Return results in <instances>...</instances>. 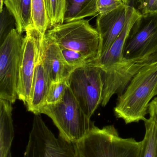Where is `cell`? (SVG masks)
Instances as JSON below:
<instances>
[{
	"instance_id": "cell-1",
	"label": "cell",
	"mask_w": 157,
	"mask_h": 157,
	"mask_svg": "<svg viewBox=\"0 0 157 157\" xmlns=\"http://www.w3.org/2000/svg\"><path fill=\"white\" fill-rule=\"evenodd\" d=\"M141 16L134 7L130 6L123 30L109 48L97 60L103 84L102 107L108 104L113 95L120 96L143 67L155 61L129 60L124 57L123 49L126 39L133 26Z\"/></svg>"
},
{
	"instance_id": "cell-2",
	"label": "cell",
	"mask_w": 157,
	"mask_h": 157,
	"mask_svg": "<svg viewBox=\"0 0 157 157\" xmlns=\"http://www.w3.org/2000/svg\"><path fill=\"white\" fill-rule=\"evenodd\" d=\"M157 88L155 60L143 67L118 97L113 109L115 116L124 120L126 124L144 121L149 104L156 96Z\"/></svg>"
},
{
	"instance_id": "cell-3",
	"label": "cell",
	"mask_w": 157,
	"mask_h": 157,
	"mask_svg": "<svg viewBox=\"0 0 157 157\" xmlns=\"http://www.w3.org/2000/svg\"><path fill=\"white\" fill-rule=\"evenodd\" d=\"M142 144L133 138H122L113 125H94L74 146L76 157H140Z\"/></svg>"
},
{
	"instance_id": "cell-4",
	"label": "cell",
	"mask_w": 157,
	"mask_h": 157,
	"mask_svg": "<svg viewBox=\"0 0 157 157\" xmlns=\"http://www.w3.org/2000/svg\"><path fill=\"white\" fill-rule=\"evenodd\" d=\"M41 113L52 120L59 136L73 144L84 137L95 125L83 111L69 86L60 101L45 104L41 109Z\"/></svg>"
},
{
	"instance_id": "cell-5",
	"label": "cell",
	"mask_w": 157,
	"mask_h": 157,
	"mask_svg": "<svg viewBox=\"0 0 157 157\" xmlns=\"http://www.w3.org/2000/svg\"><path fill=\"white\" fill-rule=\"evenodd\" d=\"M46 34L59 47L79 52L93 62L99 58V34L88 20L58 25Z\"/></svg>"
},
{
	"instance_id": "cell-6",
	"label": "cell",
	"mask_w": 157,
	"mask_h": 157,
	"mask_svg": "<svg viewBox=\"0 0 157 157\" xmlns=\"http://www.w3.org/2000/svg\"><path fill=\"white\" fill-rule=\"evenodd\" d=\"M69 87L83 111L91 118L102 100L103 81L96 62L75 69L69 77Z\"/></svg>"
},
{
	"instance_id": "cell-7",
	"label": "cell",
	"mask_w": 157,
	"mask_h": 157,
	"mask_svg": "<svg viewBox=\"0 0 157 157\" xmlns=\"http://www.w3.org/2000/svg\"><path fill=\"white\" fill-rule=\"evenodd\" d=\"M23 37L14 29L0 47V99L12 103L18 98L17 88Z\"/></svg>"
},
{
	"instance_id": "cell-8",
	"label": "cell",
	"mask_w": 157,
	"mask_h": 157,
	"mask_svg": "<svg viewBox=\"0 0 157 157\" xmlns=\"http://www.w3.org/2000/svg\"><path fill=\"white\" fill-rule=\"evenodd\" d=\"M26 150L22 157H76L73 143L56 137L40 114H34Z\"/></svg>"
},
{
	"instance_id": "cell-9",
	"label": "cell",
	"mask_w": 157,
	"mask_h": 157,
	"mask_svg": "<svg viewBox=\"0 0 157 157\" xmlns=\"http://www.w3.org/2000/svg\"><path fill=\"white\" fill-rule=\"evenodd\" d=\"M123 56L129 60H157V13L137 19L126 39Z\"/></svg>"
},
{
	"instance_id": "cell-10",
	"label": "cell",
	"mask_w": 157,
	"mask_h": 157,
	"mask_svg": "<svg viewBox=\"0 0 157 157\" xmlns=\"http://www.w3.org/2000/svg\"><path fill=\"white\" fill-rule=\"evenodd\" d=\"M23 37L17 88L18 99L26 105L29 101L39 49L43 37L34 26L28 28Z\"/></svg>"
},
{
	"instance_id": "cell-11",
	"label": "cell",
	"mask_w": 157,
	"mask_h": 157,
	"mask_svg": "<svg viewBox=\"0 0 157 157\" xmlns=\"http://www.w3.org/2000/svg\"><path fill=\"white\" fill-rule=\"evenodd\" d=\"M129 7L130 6L124 4L108 13L98 16L96 29L100 37L99 58L109 48L123 30Z\"/></svg>"
},
{
	"instance_id": "cell-12",
	"label": "cell",
	"mask_w": 157,
	"mask_h": 157,
	"mask_svg": "<svg viewBox=\"0 0 157 157\" xmlns=\"http://www.w3.org/2000/svg\"><path fill=\"white\" fill-rule=\"evenodd\" d=\"M41 55L44 70L52 82L69 79L75 70L65 61L59 46L46 34L41 42Z\"/></svg>"
},
{
	"instance_id": "cell-13",
	"label": "cell",
	"mask_w": 157,
	"mask_h": 157,
	"mask_svg": "<svg viewBox=\"0 0 157 157\" xmlns=\"http://www.w3.org/2000/svg\"><path fill=\"white\" fill-rule=\"evenodd\" d=\"M41 44L37 55L31 94L26 105L28 111L34 114H40L41 109L46 104L52 83L42 65L41 55Z\"/></svg>"
},
{
	"instance_id": "cell-14",
	"label": "cell",
	"mask_w": 157,
	"mask_h": 157,
	"mask_svg": "<svg viewBox=\"0 0 157 157\" xmlns=\"http://www.w3.org/2000/svg\"><path fill=\"white\" fill-rule=\"evenodd\" d=\"M12 104L0 99V157H8L14 137Z\"/></svg>"
},
{
	"instance_id": "cell-15",
	"label": "cell",
	"mask_w": 157,
	"mask_h": 157,
	"mask_svg": "<svg viewBox=\"0 0 157 157\" xmlns=\"http://www.w3.org/2000/svg\"><path fill=\"white\" fill-rule=\"evenodd\" d=\"M4 5L15 20L16 29L18 33L22 34L28 28L34 26L31 0H4Z\"/></svg>"
},
{
	"instance_id": "cell-16",
	"label": "cell",
	"mask_w": 157,
	"mask_h": 157,
	"mask_svg": "<svg viewBox=\"0 0 157 157\" xmlns=\"http://www.w3.org/2000/svg\"><path fill=\"white\" fill-rule=\"evenodd\" d=\"M97 14V0H65V23L82 20Z\"/></svg>"
},
{
	"instance_id": "cell-17",
	"label": "cell",
	"mask_w": 157,
	"mask_h": 157,
	"mask_svg": "<svg viewBox=\"0 0 157 157\" xmlns=\"http://www.w3.org/2000/svg\"><path fill=\"white\" fill-rule=\"evenodd\" d=\"M145 134L142 141L140 157H157V123L155 118L149 115L144 121Z\"/></svg>"
},
{
	"instance_id": "cell-18",
	"label": "cell",
	"mask_w": 157,
	"mask_h": 157,
	"mask_svg": "<svg viewBox=\"0 0 157 157\" xmlns=\"http://www.w3.org/2000/svg\"><path fill=\"white\" fill-rule=\"evenodd\" d=\"M31 14L34 27L44 37L49 25L45 0H31Z\"/></svg>"
},
{
	"instance_id": "cell-19",
	"label": "cell",
	"mask_w": 157,
	"mask_h": 157,
	"mask_svg": "<svg viewBox=\"0 0 157 157\" xmlns=\"http://www.w3.org/2000/svg\"><path fill=\"white\" fill-rule=\"evenodd\" d=\"M50 29L64 23L65 0H45Z\"/></svg>"
},
{
	"instance_id": "cell-20",
	"label": "cell",
	"mask_w": 157,
	"mask_h": 157,
	"mask_svg": "<svg viewBox=\"0 0 157 157\" xmlns=\"http://www.w3.org/2000/svg\"><path fill=\"white\" fill-rule=\"evenodd\" d=\"M59 47L66 62L69 66L75 70L79 67L89 65L96 62L92 61L83 54L62 47Z\"/></svg>"
},
{
	"instance_id": "cell-21",
	"label": "cell",
	"mask_w": 157,
	"mask_h": 157,
	"mask_svg": "<svg viewBox=\"0 0 157 157\" xmlns=\"http://www.w3.org/2000/svg\"><path fill=\"white\" fill-rule=\"evenodd\" d=\"M68 86L69 79L52 82L50 86L46 104H54L60 101L62 98Z\"/></svg>"
},
{
	"instance_id": "cell-22",
	"label": "cell",
	"mask_w": 157,
	"mask_h": 157,
	"mask_svg": "<svg viewBox=\"0 0 157 157\" xmlns=\"http://www.w3.org/2000/svg\"><path fill=\"white\" fill-rule=\"evenodd\" d=\"M16 27V21L13 16L5 6L1 13L0 20V42L1 44L8 34Z\"/></svg>"
},
{
	"instance_id": "cell-23",
	"label": "cell",
	"mask_w": 157,
	"mask_h": 157,
	"mask_svg": "<svg viewBox=\"0 0 157 157\" xmlns=\"http://www.w3.org/2000/svg\"><path fill=\"white\" fill-rule=\"evenodd\" d=\"M125 4L123 0H97L98 14H105L112 12Z\"/></svg>"
},
{
	"instance_id": "cell-24",
	"label": "cell",
	"mask_w": 157,
	"mask_h": 157,
	"mask_svg": "<svg viewBox=\"0 0 157 157\" xmlns=\"http://www.w3.org/2000/svg\"><path fill=\"white\" fill-rule=\"evenodd\" d=\"M135 9L141 15L157 13V0H136Z\"/></svg>"
},
{
	"instance_id": "cell-25",
	"label": "cell",
	"mask_w": 157,
	"mask_h": 157,
	"mask_svg": "<svg viewBox=\"0 0 157 157\" xmlns=\"http://www.w3.org/2000/svg\"><path fill=\"white\" fill-rule=\"evenodd\" d=\"M148 113L155 118L157 123V97L155 98L149 104Z\"/></svg>"
},
{
	"instance_id": "cell-26",
	"label": "cell",
	"mask_w": 157,
	"mask_h": 157,
	"mask_svg": "<svg viewBox=\"0 0 157 157\" xmlns=\"http://www.w3.org/2000/svg\"><path fill=\"white\" fill-rule=\"evenodd\" d=\"M4 0H0V13H2L3 9Z\"/></svg>"
},
{
	"instance_id": "cell-27",
	"label": "cell",
	"mask_w": 157,
	"mask_h": 157,
	"mask_svg": "<svg viewBox=\"0 0 157 157\" xmlns=\"http://www.w3.org/2000/svg\"><path fill=\"white\" fill-rule=\"evenodd\" d=\"M8 157H13V156H12V153H11V151H10V153H9Z\"/></svg>"
},
{
	"instance_id": "cell-28",
	"label": "cell",
	"mask_w": 157,
	"mask_h": 157,
	"mask_svg": "<svg viewBox=\"0 0 157 157\" xmlns=\"http://www.w3.org/2000/svg\"><path fill=\"white\" fill-rule=\"evenodd\" d=\"M156 96H157V88L156 90Z\"/></svg>"
},
{
	"instance_id": "cell-29",
	"label": "cell",
	"mask_w": 157,
	"mask_h": 157,
	"mask_svg": "<svg viewBox=\"0 0 157 157\" xmlns=\"http://www.w3.org/2000/svg\"></svg>"
}]
</instances>
